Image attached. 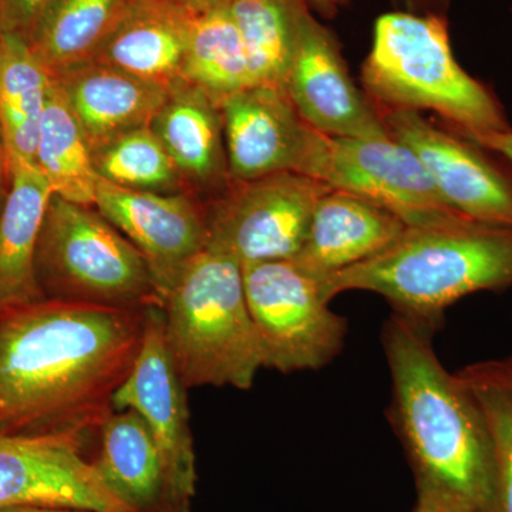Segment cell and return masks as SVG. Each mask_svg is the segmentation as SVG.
Segmentation results:
<instances>
[{
	"instance_id": "obj_2",
	"label": "cell",
	"mask_w": 512,
	"mask_h": 512,
	"mask_svg": "<svg viewBox=\"0 0 512 512\" xmlns=\"http://www.w3.org/2000/svg\"><path fill=\"white\" fill-rule=\"evenodd\" d=\"M433 330L397 313L384 326L394 426L417 490L430 491L453 511L497 512L490 427L467 384L441 365Z\"/></svg>"
},
{
	"instance_id": "obj_23",
	"label": "cell",
	"mask_w": 512,
	"mask_h": 512,
	"mask_svg": "<svg viewBox=\"0 0 512 512\" xmlns=\"http://www.w3.org/2000/svg\"><path fill=\"white\" fill-rule=\"evenodd\" d=\"M133 0H53L26 39L50 73L89 62L127 15Z\"/></svg>"
},
{
	"instance_id": "obj_26",
	"label": "cell",
	"mask_w": 512,
	"mask_h": 512,
	"mask_svg": "<svg viewBox=\"0 0 512 512\" xmlns=\"http://www.w3.org/2000/svg\"><path fill=\"white\" fill-rule=\"evenodd\" d=\"M225 6L241 33L255 86L285 93L302 0H228Z\"/></svg>"
},
{
	"instance_id": "obj_5",
	"label": "cell",
	"mask_w": 512,
	"mask_h": 512,
	"mask_svg": "<svg viewBox=\"0 0 512 512\" xmlns=\"http://www.w3.org/2000/svg\"><path fill=\"white\" fill-rule=\"evenodd\" d=\"M367 92L394 110L436 111L461 134L511 130L503 107L461 69L443 20L412 13L377 19L363 64Z\"/></svg>"
},
{
	"instance_id": "obj_7",
	"label": "cell",
	"mask_w": 512,
	"mask_h": 512,
	"mask_svg": "<svg viewBox=\"0 0 512 512\" xmlns=\"http://www.w3.org/2000/svg\"><path fill=\"white\" fill-rule=\"evenodd\" d=\"M242 278L266 369L318 370L342 352L348 323L330 311L318 278L298 262L244 265Z\"/></svg>"
},
{
	"instance_id": "obj_33",
	"label": "cell",
	"mask_w": 512,
	"mask_h": 512,
	"mask_svg": "<svg viewBox=\"0 0 512 512\" xmlns=\"http://www.w3.org/2000/svg\"><path fill=\"white\" fill-rule=\"evenodd\" d=\"M9 168L8 164L0 161V215H2L3 208H5L6 198L9 194Z\"/></svg>"
},
{
	"instance_id": "obj_22",
	"label": "cell",
	"mask_w": 512,
	"mask_h": 512,
	"mask_svg": "<svg viewBox=\"0 0 512 512\" xmlns=\"http://www.w3.org/2000/svg\"><path fill=\"white\" fill-rule=\"evenodd\" d=\"M52 83L23 37L0 33V134L8 164H33Z\"/></svg>"
},
{
	"instance_id": "obj_10",
	"label": "cell",
	"mask_w": 512,
	"mask_h": 512,
	"mask_svg": "<svg viewBox=\"0 0 512 512\" xmlns=\"http://www.w3.org/2000/svg\"><path fill=\"white\" fill-rule=\"evenodd\" d=\"M84 433H0V510L131 512L84 454Z\"/></svg>"
},
{
	"instance_id": "obj_11",
	"label": "cell",
	"mask_w": 512,
	"mask_h": 512,
	"mask_svg": "<svg viewBox=\"0 0 512 512\" xmlns=\"http://www.w3.org/2000/svg\"><path fill=\"white\" fill-rule=\"evenodd\" d=\"M187 387L165 339L163 308L148 309L146 335L130 373L113 397V410H134L163 454L175 498L191 508L197 485Z\"/></svg>"
},
{
	"instance_id": "obj_16",
	"label": "cell",
	"mask_w": 512,
	"mask_h": 512,
	"mask_svg": "<svg viewBox=\"0 0 512 512\" xmlns=\"http://www.w3.org/2000/svg\"><path fill=\"white\" fill-rule=\"evenodd\" d=\"M406 228L386 208L332 188L316 204L301 252L293 261L320 279L380 254Z\"/></svg>"
},
{
	"instance_id": "obj_20",
	"label": "cell",
	"mask_w": 512,
	"mask_h": 512,
	"mask_svg": "<svg viewBox=\"0 0 512 512\" xmlns=\"http://www.w3.org/2000/svg\"><path fill=\"white\" fill-rule=\"evenodd\" d=\"M0 215V311L45 299L36 279L37 239L53 190L33 164L12 161Z\"/></svg>"
},
{
	"instance_id": "obj_38",
	"label": "cell",
	"mask_w": 512,
	"mask_h": 512,
	"mask_svg": "<svg viewBox=\"0 0 512 512\" xmlns=\"http://www.w3.org/2000/svg\"><path fill=\"white\" fill-rule=\"evenodd\" d=\"M453 512H474V511H453Z\"/></svg>"
},
{
	"instance_id": "obj_24",
	"label": "cell",
	"mask_w": 512,
	"mask_h": 512,
	"mask_svg": "<svg viewBox=\"0 0 512 512\" xmlns=\"http://www.w3.org/2000/svg\"><path fill=\"white\" fill-rule=\"evenodd\" d=\"M33 164L57 197L94 207L100 178L94 170L92 147L55 80L40 123Z\"/></svg>"
},
{
	"instance_id": "obj_1",
	"label": "cell",
	"mask_w": 512,
	"mask_h": 512,
	"mask_svg": "<svg viewBox=\"0 0 512 512\" xmlns=\"http://www.w3.org/2000/svg\"><path fill=\"white\" fill-rule=\"evenodd\" d=\"M148 309L42 299L0 311V433L100 430Z\"/></svg>"
},
{
	"instance_id": "obj_31",
	"label": "cell",
	"mask_w": 512,
	"mask_h": 512,
	"mask_svg": "<svg viewBox=\"0 0 512 512\" xmlns=\"http://www.w3.org/2000/svg\"><path fill=\"white\" fill-rule=\"evenodd\" d=\"M160 2L167 3V5L195 18V16L204 15V13L227 5L228 0H160Z\"/></svg>"
},
{
	"instance_id": "obj_14",
	"label": "cell",
	"mask_w": 512,
	"mask_h": 512,
	"mask_svg": "<svg viewBox=\"0 0 512 512\" xmlns=\"http://www.w3.org/2000/svg\"><path fill=\"white\" fill-rule=\"evenodd\" d=\"M94 208L143 255L163 299L207 248L205 212L185 192L128 190L100 180Z\"/></svg>"
},
{
	"instance_id": "obj_28",
	"label": "cell",
	"mask_w": 512,
	"mask_h": 512,
	"mask_svg": "<svg viewBox=\"0 0 512 512\" xmlns=\"http://www.w3.org/2000/svg\"><path fill=\"white\" fill-rule=\"evenodd\" d=\"M476 396L490 427L497 466V512H512V384L503 360L476 363L457 373Z\"/></svg>"
},
{
	"instance_id": "obj_37",
	"label": "cell",
	"mask_w": 512,
	"mask_h": 512,
	"mask_svg": "<svg viewBox=\"0 0 512 512\" xmlns=\"http://www.w3.org/2000/svg\"><path fill=\"white\" fill-rule=\"evenodd\" d=\"M0 161L8 164V161H6L5 146H3L2 134H0Z\"/></svg>"
},
{
	"instance_id": "obj_19",
	"label": "cell",
	"mask_w": 512,
	"mask_h": 512,
	"mask_svg": "<svg viewBox=\"0 0 512 512\" xmlns=\"http://www.w3.org/2000/svg\"><path fill=\"white\" fill-rule=\"evenodd\" d=\"M192 20L160 0H133L92 60L171 90L185 82Z\"/></svg>"
},
{
	"instance_id": "obj_8",
	"label": "cell",
	"mask_w": 512,
	"mask_h": 512,
	"mask_svg": "<svg viewBox=\"0 0 512 512\" xmlns=\"http://www.w3.org/2000/svg\"><path fill=\"white\" fill-rule=\"evenodd\" d=\"M302 174L386 208L407 227L466 218L448 207L419 157L392 136L330 137L316 131Z\"/></svg>"
},
{
	"instance_id": "obj_15",
	"label": "cell",
	"mask_w": 512,
	"mask_h": 512,
	"mask_svg": "<svg viewBox=\"0 0 512 512\" xmlns=\"http://www.w3.org/2000/svg\"><path fill=\"white\" fill-rule=\"evenodd\" d=\"M228 175L234 183L278 173H303L316 130L286 93L251 86L220 104Z\"/></svg>"
},
{
	"instance_id": "obj_6",
	"label": "cell",
	"mask_w": 512,
	"mask_h": 512,
	"mask_svg": "<svg viewBox=\"0 0 512 512\" xmlns=\"http://www.w3.org/2000/svg\"><path fill=\"white\" fill-rule=\"evenodd\" d=\"M35 269L45 299L121 309L161 306L163 295L146 259L89 205L53 194L39 239Z\"/></svg>"
},
{
	"instance_id": "obj_18",
	"label": "cell",
	"mask_w": 512,
	"mask_h": 512,
	"mask_svg": "<svg viewBox=\"0 0 512 512\" xmlns=\"http://www.w3.org/2000/svg\"><path fill=\"white\" fill-rule=\"evenodd\" d=\"M93 464L101 480L131 512H192L175 498L163 454L134 410H113L100 426Z\"/></svg>"
},
{
	"instance_id": "obj_32",
	"label": "cell",
	"mask_w": 512,
	"mask_h": 512,
	"mask_svg": "<svg viewBox=\"0 0 512 512\" xmlns=\"http://www.w3.org/2000/svg\"><path fill=\"white\" fill-rule=\"evenodd\" d=\"M413 512H453V510L430 491L417 490V503Z\"/></svg>"
},
{
	"instance_id": "obj_27",
	"label": "cell",
	"mask_w": 512,
	"mask_h": 512,
	"mask_svg": "<svg viewBox=\"0 0 512 512\" xmlns=\"http://www.w3.org/2000/svg\"><path fill=\"white\" fill-rule=\"evenodd\" d=\"M101 181L128 190L184 192L183 175L150 126L124 131L92 147Z\"/></svg>"
},
{
	"instance_id": "obj_25",
	"label": "cell",
	"mask_w": 512,
	"mask_h": 512,
	"mask_svg": "<svg viewBox=\"0 0 512 512\" xmlns=\"http://www.w3.org/2000/svg\"><path fill=\"white\" fill-rule=\"evenodd\" d=\"M184 79L217 104L255 86L241 33L227 6L192 20Z\"/></svg>"
},
{
	"instance_id": "obj_21",
	"label": "cell",
	"mask_w": 512,
	"mask_h": 512,
	"mask_svg": "<svg viewBox=\"0 0 512 512\" xmlns=\"http://www.w3.org/2000/svg\"><path fill=\"white\" fill-rule=\"evenodd\" d=\"M150 128L185 183L215 187L229 177L220 106L198 87H173Z\"/></svg>"
},
{
	"instance_id": "obj_4",
	"label": "cell",
	"mask_w": 512,
	"mask_h": 512,
	"mask_svg": "<svg viewBox=\"0 0 512 512\" xmlns=\"http://www.w3.org/2000/svg\"><path fill=\"white\" fill-rule=\"evenodd\" d=\"M165 339L185 387L251 389L264 367L242 265L205 248L164 296Z\"/></svg>"
},
{
	"instance_id": "obj_13",
	"label": "cell",
	"mask_w": 512,
	"mask_h": 512,
	"mask_svg": "<svg viewBox=\"0 0 512 512\" xmlns=\"http://www.w3.org/2000/svg\"><path fill=\"white\" fill-rule=\"evenodd\" d=\"M285 93L301 119L330 137L390 136L382 117L350 79L328 30L302 6Z\"/></svg>"
},
{
	"instance_id": "obj_34",
	"label": "cell",
	"mask_w": 512,
	"mask_h": 512,
	"mask_svg": "<svg viewBox=\"0 0 512 512\" xmlns=\"http://www.w3.org/2000/svg\"><path fill=\"white\" fill-rule=\"evenodd\" d=\"M0 512H97L87 510H52V508H8Z\"/></svg>"
},
{
	"instance_id": "obj_30",
	"label": "cell",
	"mask_w": 512,
	"mask_h": 512,
	"mask_svg": "<svg viewBox=\"0 0 512 512\" xmlns=\"http://www.w3.org/2000/svg\"><path fill=\"white\" fill-rule=\"evenodd\" d=\"M477 147L487 148L510 160L512 163V130L490 131V133L461 134Z\"/></svg>"
},
{
	"instance_id": "obj_36",
	"label": "cell",
	"mask_w": 512,
	"mask_h": 512,
	"mask_svg": "<svg viewBox=\"0 0 512 512\" xmlns=\"http://www.w3.org/2000/svg\"><path fill=\"white\" fill-rule=\"evenodd\" d=\"M503 365L505 367V372H507L508 377H510L512 384V356L507 357V359H503Z\"/></svg>"
},
{
	"instance_id": "obj_12",
	"label": "cell",
	"mask_w": 512,
	"mask_h": 512,
	"mask_svg": "<svg viewBox=\"0 0 512 512\" xmlns=\"http://www.w3.org/2000/svg\"><path fill=\"white\" fill-rule=\"evenodd\" d=\"M383 123L419 157L451 210L481 224L512 228V180L476 144L434 127L416 110H393Z\"/></svg>"
},
{
	"instance_id": "obj_17",
	"label": "cell",
	"mask_w": 512,
	"mask_h": 512,
	"mask_svg": "<svg viewBox=\"0 0 512 512\" xmlns=\"http://www.w3.org/2000/svg\"><path fill=\"white\" fill-rule=\"evenodd\" d=\"M52 77L90 147L124 131L150 126L170 93L158 84L94 60L74 64Z\"/></svg>"
},
{
	"instance_id": "obj_29",
	"label": "cell",
	"mask_w": 512,
	"mask_h": 512,
	"mask_svg": "<svg viewBox=\"0 0 512 512\" xmlns=\"http://www.w3.org/2000/svg\"><path fill=\"white\" fill-rule=\"evenodd\" d=\"M53 0H0V33L28 39Z\"/></svg>"
},
{
	"instance_id": "obj_9",
	"label": "cell",
	"mask_w": 512,
	"mask_h": 512,
	"mask_svg": "<svg viewBox=\"0 0 512 512\" xmlns=\"http://www.w3.org/2000/svg\"><path fill=\"white\" fill-rule=\"evenodd\" d=\"M235 187L205 212L207 248L242 266L295 259L301 252L316 204L328 184L308 175L278 173Z\"/></svg>"
},
{
	"instance_id": "obj_35",
	"label": "cell",
	"mask_w": 512,
	"mask_h": 512,
	"mask_svg": "<svg viewBox=\"0 0 512 512\" xmlns=\"http://www.w3.org/2000/svg\"><path fill=\"white\" fill-rule=\"evenodd\" d=\"M312 2H315L320 8L332 9L340 5L343 0H312Z\"/></svg>"
},
{
	"instance_id": "obj_3",
	"label": "cell",
	"mask_w": 512,
	"mask_h": 512,
	"mask_svg": "<svg viewBox=\"0 0 512 512\" xmlns=\"http://www.w3.org/2000/svg\"><path fill=\"white\" fill-rule=\"evenodd\" d=\"M318 281L328 302L342 292H375L397 315L434 329L460 299L512 285V228L468 218L407 227L380 254Z\"/></svg>"
}]
</instances>
